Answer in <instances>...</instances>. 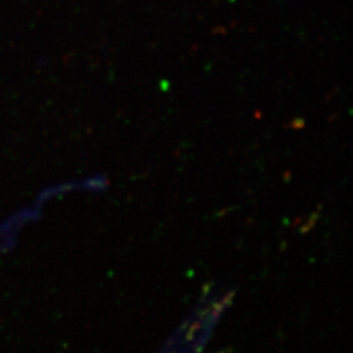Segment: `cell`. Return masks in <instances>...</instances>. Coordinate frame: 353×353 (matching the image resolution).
Listing matches in <instances>:
<instances>
[{
	"label": "cell",
	"instance_id": "6da1fadb",
	"mask_svg": "<svg viewBox=\"0 0 353 353\" xmlns=\"http://www.w3.org/2000/svg\"><path fill=\"white\" fill-rule=\"evenodd\" d=\"M320 217V211H315V212H313L312 214H311L310 218H309V221L307 222V224L304 225V226L301 228V230H299V233L301 234H308L309 232L311 231V230L314 228L316 223H317L318 219H319Z\"/></svg>",
	"mask_w": 353,
	"mask_h": 353
},
{
	"label": "cell",
	"instance_id": "7a4b0ae2",
	"mask_svg": "<svg viewBox=\"0 0 353 353\" xmlns=\"http://www.w3.org/2000/svg\"><path fill=\"white\" fill-rule=\"evenodd\" d=\"M234 294H236V292H231L224 297V301H223V305H224L225 307H228V306L231 305L232 303H233Z\"/></svg>",
	"mask_w": 353,
	"mask_h": 353
},
{
	"label": "cell",
	"instance_id": "3957f363",
	"mask_svg": "<svg viewBox=\"0 0 353 353\" xmlns=\"http://www.w3.org/2000/svg\"><path fill=\"white\" fill-rule=\"evenodd\" d=\"M211 284L210 283H208V284H205L203 285V294L204 296H206V294H208L209 290H210Z\"/></svg>",
	"mask_w": 353,
	"mask_h": 353
},
{
	"label": "cell",
	"instance_id": "277c9868",
	"mask_svg": "<svg viewBox=\"0 0 353 353\" xmlns=\"http://www.w3.org/2000/svg\"><path fill=\"white\" fill-rule=\"evenodd\" d=\"M188 325H189V321H185L183 322V324L182 325V327H180V330H179V332H181L182 333L183 331H185V328H187Z\"/></svg>",
	"mask_w": 353,
	"mask_h": 353
},
{
	"label": "cell",
	"instance_id": "5b68a950",
	"mask_svg": "<svg viewBox=\"0 0 353 353\" xmlns=\"http://www.w3.org/2000/svg\"><path fill=\"white\" fill-rule=\"evenodd\" d=\"M292 176V174H290L289 171L285 172V176H284L285 180L287 181L288 176Z\"/></svg>",
	"mask_w": 353,
	"mask_h": 353
}]
</instances>
